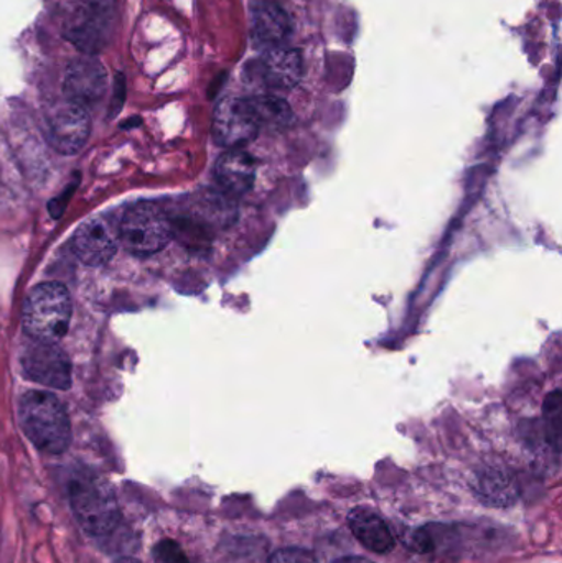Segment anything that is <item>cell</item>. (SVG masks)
Here are the masks:
<instances>
[{
  "instance_id": "cell-1",
  "label": "cell",
  "mask_w": 562,
  "mask_h": 563,
  "mask_svg": "<svg viewBox=\"0 0 562 563\" xmlns=\"http://www.w3.org/2000/svg\"><path fill=\"white\" fill-rule=\"evenodd\" d=\"M20 423L33 445L59 455L71 443V426L63 404L45 390H30L20 400Z\"/></svg>"
},
{
  "instance_id": "cell-2",
  "label": "cell",
  "mask_w": 562,
  "mask_h": 563,
  "mask_svg": "<svg viewBox=\"0 0 562 563\" xmlns=\"http://www.w3.org/2000/svg\"><path fill=\"white\" fill-rule=\"evenodd\" d=\"M71 310V297L63 285H36L23 307V328L32 340L56 343L68 331Z\"/></svg>"
},
{
  "instance_id": "cell-3",
  "label": "cell",
  "mask_w": 562,
  "mask_h": 563,
  "mask_svg": "<svg viewBox=\"0 0 562 563\" xmlns=\"http://www.w3.org/2000/svg\"><path fill=\"white\" fill-rule=\"evenodd\" d=\"M73 515L91 536H106L119 521V505L109 483L95 475H78L69 485Z\"/></svg>"
},
{
  "instance_id": "cell-4",
  "label": "cell",
  "mask_w": 562,
  "mask_h": 563,
  "mask_svg": "<svg viewBox=\"0 0 562 563\" xmlns=\"http://www.w3.org/2000/svg\"><path fill=\"white\" fill-rule=\"evenodd\" d=\"M119 243L135 256H151L167 246L172 223L155 205H134L122 214L119 223Z\"/></svg>"
},
{
  "instance_id": "cell-5",
  "label": "cell",
  "mask_w": 562,
  "mask_h": 563,
  "mask_svg": "<svg viewBox=\"0 0 562 563\" xmlns=\"http://www.w3.org/2000/svg\"><path fill=\"white\" fill-rule=\"evenodd\" d=\"M45 134L49 145L63 155H75L85 147L91 134L88 109L75 102H58L45 119Z\"/></svg>"
},
{
  "instance_id": "cell-6",
  "label": "cell",
  "mask_w": 562,
  "mask_h": 563,
  "mask_svg": "<svg viewBox=\"0 0 562 563\" xmlns=\"http://www.w3.org/2000/svg\"><path fill=\"white\" fill-rule=\"evenodd\" d=\"M114 0H76L75 13L66 26V38L92 55L104 48Z\"/></svg>"
},
{
  "instance_id": "cell-7",
  "label": "cell",
  "mask_w": 562,
  "mask_h": 563,
  "mask_svg": "<svg viewBox=\"0 0 562 563\" xmlns=\"http://www.w3.org/2000/svg\"><path fill=\"white\" fill-rule=\"evenodd\" d=\"M260 124L246 98H224L214 109L213 137L218 145L243 148L260 134Z\"/></svg>"
},
{
  "instance_id": "cell-8",
  "label": "cell",
  "mask_w": 562,
  "mask_h": 563,
  "mask_svg": "<svg viewBox=\"0 0 562 563\" xmlns=\"http://www.w3.org/2000/svg\"><path fill=\"white\" fill-rule=\"evenodd\" d=\"M22 367L33 383L62 390L71 386V363L56 343L32 340L23 350Z\"/></svg>"
},
{
  "instance_id": "cell-9",
  "label": "cell",
  "mask_w": 562,
  "mask_h": 563,
  "mask_svg": "<svg viewBox=\"0 0 562 563\" xmlns=\"http://www.w3.org/2000/svg\"><path fill=\"white\" fill-rule=\"evenodd\" d=\"M106 89H108V75L101 63L89 56H82L69 63L65 81H63V91L68 101L88 109L104 98Z\"/></svg>"
},
{
  "instance_id": "cell-10",
  "label": "cell",
  "mask_w": 562,
  "mask_h": 563,
  "mask_svg": "<svg viewBox=\"0 0 562 563\" xmlns=\"http://www.w3.org/2000/svg\"><path fill=\"white\" fill-rule=\"evenodd\" d=\"M119 246L118 231L104 218L86 221L71 240V247L81 263L104 266L114 257Z\"/></svg>"
},
{
  "instance_id": "cell-11",
  "label": "cell",
  "mask_w": 562,
  "mask_h": 563,
  "mask_svg": "<svg viewBox=\"0 0 562 563\" xmlns=\"http://www.w3.org/2000/svg\"><path fill=\"white\" fill-rule=\"evenodd\" d=\"M257 164L243 148H230L218 158L214 165V178L221 194L230 198L246 195L256 181Z\"/></svg>"
},
{
  "instance_id": "cell-12",
  "label": "cell",
  "mask_w": 562,
  "mask_h": 563,
  "mask_svg": "<svg viewBox=\"0 0 562 563\" xmlns=\"http://www.w3.org/2000/svg\"><path fill=\"white\" fill-rule=\"evenodd\" d=\"M304 75L302 55L297 49L277 46L271 48L260 63V78L269 89H293Z\"/></svg>"
},
{
  "instance_id": "cell-13",
  "label": "cell",
  "mask_w": 562,
  "mask_h": 563,
  "mask_svg": "<svg viewBox=\"0 0 562 563\" xmlns=\"http://www.w3.org/2000/svg\"><path fill=\"white\" fill-rule=\"evenodd\" d=\"M254 36L267 48L283 46L293 32L289 13L276 2H261L254 9Z\"/></svg>"
},
{
  "instance_id": "cell-14",
  "label": "cell",
  "mask_w": 562,
  "mask_h": 563,
  "mask_svg": "<svg viewBox=\"0 0 562 563\" xmlns=\"http://www.w3.org/2000/svg\"><path fill=\"white\" fill-rule=\"evenodd\" d=\"M350 529L353 536L376 554H386L395 548V536L388 525L368 508H356L349 516Z\"/></svg>"
},
{
  "instance_id": "cell-15",
  "label": "cell",
  "mask_w": 562,
  "mask_h": 563,
  "mask_svg": "<svg viewBox=\"0 0 562 563\" xmlns=\"http://www.w3.org/2000/svg\"><path fill=\"white\" fill-rule=\"evenodd\" d=\"M260 129L284 131L293 122V109L279 96L261 95L247 98Z\"/></svg>"
},
{
  "instance_id": "cell-16",
  "label": "cell",
  "mask_w": 562,
  "mask_h": 563,
  "mask_svg": "<svg viewBox=\"0 0 562 563\" xmlns=\"http://www.w3.org/2000/svg\"><path fill=\"white\" fill-rule=\"evenodd\" d=\"M478 496L491 506H508L518 496L517 485L507 473L492 470L481 475L477 483Z\"/></svg>"
},
{
  "instance_id": "cell-17",
  "label": "cell",
  "mask_w": 562,
  "mask_h": 563,
  "mask_svg": "<svg viewBox=\"0 0 562 563\" xmlns=\"http://www.w3.org/2000/svg\"><path fill=\"white\" fill-rule=\"evenodd\" d=\"M544 433L554 452L560 453L562 437V397L557 389L547 397L543 406Z\"/></svg>"
},
{
  "instance_id": "cell-18",
  "label": "cell",
  "mask_w": 562,
  "mask_h": 563,
  "mask_svg": "<svg viewBox=\"0 0 562 563\" xmlns=\"http://www.w3.org/2000/svg\"><path fill=\"white\" fill-rule=\"evenodd\" d=\"M269 563H317V559L312 552L306 551V549L287 548L274 552Z\"/></svg>"
},
{
  "instance_id": "cell-19",
  "label": "cell",
  "mask_w": 562,
  "mask_h": 563,
  "mask_svg": "<svg viewBox=\"0 0 562 563\" xmlns=\"http://www.w3.org/2000/svg\"><path fill=\"white\" fill-rule=\"evenodd\" d=\"M154 558L157 563H188L181 549L172 541L161 542L155 548Z\"/></svg>"
},
{
  "instance_id": "cell-20",
  "label": "cell",
  "mask_w": 562,
  "mask_h": 563,
  "mask_svg": "<svg viewBox=\"0 0 562 563\" xmlns=\"http://www.w3.org/2000/svg\"><path fill=\"white\" fill-rule=\"evenodd\" d=\"M332 563H373V562L368 561V559H363V558H343V559H339V561H335Z\"/></svg>"
}]
</instances>
